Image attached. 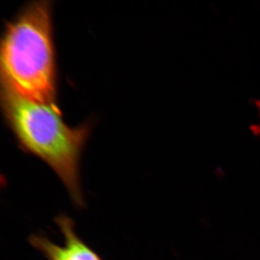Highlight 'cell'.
Masks as SVG:
<instances>
[{
    "instance_id": "2",
    "label": "cell",
    "mask_w": 260,
    "mask_h": 260,
    "mask_svg": "<svg viewBox=\"0 0 260 260\" xmlns=\"http://www.w3.org/2000/svg\"><path fill=\"white\" fill-rule=\"evenodd\" d=\"M51 1L29 3L7 23L0 45L1 87L20 96L57 104Z\"/></svg>"
},
{
    "instance_id": "1",
    "label": "cell",
    "mask_w": 260,
    "mask_h": 260,
    "mask_svg": "<svg viewBox=\"0 0 260 260\" xmlns=\"http://www.w3.org/2000/svg\"><path fill=\"white\" fill-rule=\"evenodd\" d=\"M1 106L7 125L18 147L42 160L54 171L75 205L84 206L80 162L92 126H68L58 104L25 99L1 87Z\"/></svg>"
},
{
    "instance_id": "3",
    "label": "cell",
    "mask_w": 260,
    "mask_h": 260,
    "mask_svg": "<svg viewBox=\"0 0 260 260\" xmlns=\"http://www.w3.org/2000/svg\"><path fill=\"white\" fill-rule=\"evenodd\" d=\"M55 221L64 238V245H57L41 235L28 238L30 245L42 252L47 260H103L77 234L71 218L61 215L56 217Z\"/></svg>"
}]
</instances>
